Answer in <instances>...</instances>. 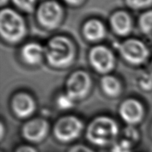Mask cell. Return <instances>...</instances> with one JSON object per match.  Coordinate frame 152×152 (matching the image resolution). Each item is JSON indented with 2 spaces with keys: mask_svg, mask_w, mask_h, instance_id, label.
Returning <instances> with one entry per match:
<instances>
[{
  "mask_svg": "<svg viewBox=\"0 0 152 152\" xmlns=\"http://www.w3.org/2000/svg\"><path fill=\"white\" fill-rule=\"evenodd\" d=\"M149 72L151 73V74H152V62L151 63V65H150V69H149Z\"/></svg>",
  "mask_w": 152,
  "mask_h": 152,
  "instance_id": "28",
  "label": "cell"
},
{
  "mask_svg": "<svg viewBox=\"0 0 152 152\" xmlns=\"http://www.w3.org/2000/svg\"><path fill=\"white\" fill-rule=\"evenodd\" d=\"M91 86L90 76L83 71L73 73L66 83V94L73 99L84 98L88 94Z\"/></svg>",
  "mask_w": 152,
  "mask_h": 152,
  "instance_id": "6",
  "label": "cell"
},
{
  "mask_svg": "<svg viewBox=\"0 0 152 152\" xmlns=\"http://www.w3.org/2000/svg\"><path fill=\"white\" fill-rule=\"evenodd\" d=\"M16 152H37V149L30 145H22L16 149Z\"/></svg>",
  "mask_w": 152,
  "mask_h": 152,
  "instance_id": "24",
  "label": "cell"
},
{
  "mask_svg": "<svg viewBox=\"0 0 152 152\" xmlns=\"http://www.w3.org/2000/svg\"><path fill=\"white\" fill-rule=\"evenodd\" d=\"M68 152H94L90 148L83 145H77L73 146Z\"/></svg>",
  "mask_w": 152,
  "mask_h": 152,
  "instance_id": "23",
  "label": "cell"
},
{
  "mask_svg": "<svg viewBox=\"0 0 152 152\" xmlns=\"http://www.w3.org/2000/svg\"><path fill=\"white\" fill-rule=\"evenodd\" d=\"M128 4L134 9L146 7L152 4V0H126Z\"/></svg>",
  "mask_w": 152,
  "mask_h": 152,
  "instance_id": "21",
  "label": "cell"
},
{
  "mask_svg": "<svg viewBox=\"0 0 152 152\" xmlns=\"http://www.w3.org/2000/svg\"><path fill=\"white\" fill-rule=\"evenodd\" d=\"M89 59L93 68L100 74H108L114 68L115 58L114 53L105 46L94 47L89 53Z\"/></svg>",
  "mask_w": 152,
  "mask_h": 152,
  "instance_id": "7",
  "label": "cell"
},
{
  "mask_svg": "<svg viewBox=\"0 0 152 152\" xmlns=\"http://www.w3.org/2000/svg\"><path fill=\"white\" fill-rule=\"evenodd\" d=\"M120 114L122 119L130 126L137 124L143 118V106L137 99H128L120 105Z\"/></svg>",
  "mask_w": 152,
  "mask_h": 152,
  "instance_id": "9",
  "label": "cell"
},
{
  "mask_svg": "<svg viewBox=\"0 0 152 152\" xmlns=\"http://www.w3.org/2000/svg\"><path fill=\"white\" fill-rule=\"evenodd\" d=\"M45 56L51 66L64 68L69 66L75 56L72 42L65 37H53L45 48Z\"/></svg>",
  "mask_w": 152,
  "mask_h": 152,
  "instance_id": "1",
  "label": "cell"
},
{
  "mask_svg": "<svg viewBox=\"0 0 152 152\" xmlns=\"http://www.w3.org/2000/svg\"><path fill=\"white\" fill-rule=\"evenodd\" d=\"M62 10L56 1H46L40 5L37 11L39 23L48 29H54L61 22Z\"/></svg>",
  "mask_w": 152,
  "mask_h": 152,
  "instance_id": "8",
  "label": "cell"
},
{
  "mask_svg": "<svg viewBox=\"0 0 152 152\" xmlns=\"http://www.w3.org/2000/svg\"><path fill=\"white\" fill-rule=\"evenodd\" d=\"M132 143L128 140L124 139L114 144L111 152H132Z\"/></svg>",
  "mask_w": 152,
  "mask_h": 152,
  "instance_id": "18",
  "label": "cell"
},
{
  "mask_svg": "<svg viewBox=\"0 0 152 152\" xmlns=\"http://www.w3.org/2000/svg\"><path fill=\"white\" fill-rule=\"evenodd\" d=\"M66 2L69 3V4H77L81 2L83 0H65Z\"/></svg>",
  "mask_w": 152,
  "mask_h": 152,
  "instance_id": "25",
  "label": "cell"
},
{
  "mask_svg": "<svg viewBox=\"0 0 152 152\" xmlns=\"http://www.w3.org/2000/svg\"><path fill=\"white\" fill-rule=\"evenodd\" d=\"M22 57L27 64L38 65L42 60L45 55V48L39 43H28L22 49Z\"/></svg>",
  "mask_w": 152,
  "mask_h": 152,
  "instance_id": "12",
  "label": "cell"
},
{
  "mask_svg": "<svg viewBox=\"0 0 152 152\" xmlns=\"http://www.w3.org/2000/svg\"><path fill=\"white\" fill-rule=\"evenodd\" d=\"M140 28L145 34H152V10L144 13L140 18Z\"/></svg>",
  "mask_w": 152,
  "mask_h": 152,
  "instance_id": "16",
  "label": "cell"
},
{
  "mask_svg": "<svg viewBox=\"0 0 152 152\" xmlns=\"http://www.w3.org/2000/svg\"><path fill=\"white\" fill-rule=\"evenodd\" d=\"M75 100L73 99L67 94H62L59 95L56 99V105L58 108L62 110L71 109L74 105Z\"/></svg>",
  "mask_w": 152,
  "mask_h": 152,
  "instance_id": "17",
  "label": "cell"
},
{
  "mask_svg": "<svg viewBox=\"0 0 152 152\" xmlns=\"http://www.w3.org/2000/svg\"><path fill=\"white\" fill-rule=\"evenodd\" d=\"M124 133L126 134V137H127L126 140L130 141L131 142H132L133 141L136 142V141H137L138 139H139V132H138V131L132 126H129V127L126 129Z\"/></svg>",
  "mask_w": 152,
  "mask_h": 152,
  "instance_id": "22",
  "label": "cell"
},
{
  "mask_svg": "<svg viewBox=\"0 0 152 152\" xmlns=\"http://www.w3.org/2000/svg\"><path fill=\"white\" fill-rule=\"evenodd\" d=\"M101 87L105 94L111 97L118 96L121 92V84L116 77L106 75L101 80Z\"/></svg>",
  "mask_w": 152,
  "mask_h": 152,
  "instance_id": "15",
  "label": "cell"
},
{
  "mask_svg": "<svg viewBox=\"0 0 152 152\" xmlns=\"http://www.w3.org/2000/svg\"><path fill=\"white\" fill-rule=\"evenodd\" d=\"M7 0H0V2H1V5H3V4H5L7 2Z\"/></svg>",
  "mask_w": 152,
  "mask_h": 152,
  "instance_id": "27",
  "label": "cell"
},
{
  "mask_svg": "<svg viewBox=\"0 0 152 152\" xmlns=\"http://www.w3.org/2000/svg\"><path fill=\"white\" fill-rule=\"evenodd\" d=\"M13 112L19 117L26 118L34 114L36 103L31 96L25 93H19L13 97L11 103Z\"/></svg>",
  "mask_w": 152,
  "mask_h": 152,
  "instance_id": "11",
  "label": "cell"
},
{
  "mask_svg": "<svg viewBox=\"0 0 152 152\" xmlns=\"http://www.w3.org/2000/svg\"><path fill=\"white\" fill-rule=\"evenodd\" d=\"M3 135H4V126L2 123H1V139L2 140Z\"/></svg>",
  "mask_w": 152,
  "mask_h": 152,
  "instance_id": "26",
  "label": "cell"
},
{
  "mask_svg": "<svg viewBox=\"0 0 152 152\" xmlns=\"http://www.w3.org/2000/svg\"><path fill=\"white\" fill-rule=\"evenodd\" d=\"M83 34L87 39L96 42L104 39L106 31L103 24L97 19H91L83 27Z\"/></svg>",
  "mask_w": 152,
  "mask_h": 152,
  "instance_id": "14",
  "label": "cell"
},
{
  "mask_svg": "<svg viewBox=\"0 0 152 152\" xmlns=\"http://www.w3.org/2000/svg\"><path fill=\"white\" fill-rule=\"evenodd\" d=\"M26 33L24 19L19 13L9 8L0 13V34L5 41L16 43L23 39Z\"/></svg>",
  "mask_w": 152,
  "mask_h": 152,
  "instance_id": "3",
  "label": "cell"
},
{
  "mask_svg": "<svg viewBox=\"0 0 152 152\" xmlns=\"http://www.w3.org/2000/svg\"><path fill=\"white\" fill-rule=\"evenodd\" d=\"M17 7L25 11L31 13L34 10L36 0H13Z\"/></svg>",
  "mask_w": 152,
  "mask_h": 152,
  "instance_id": "19",
  "label": "cell"
},
{
  "mask_svg": "<svg viewBox=\"0 0 152 152\" xmlns=\"http://www.w3.org/2000/svg\"><path fill=\"white\" fill-rule=\"evenodd\" d=\"M140 86L144 91L152 90V74L150 72L145 73L140 80Z\"/></svg>",
  "mask_w": 152,
  "mask_h": 152,
  "instance_id": "20",
  "label": "cell"
},
{
  "mask_svg": "<svg viewBox=\"0 0 152 152\" xmlns=\"http://www.w3.org/2000/svg\"><path fill=\"white\" fill-rule=\"evenodd\" d=\"M49 125L45 120L34 119L28 122L22 128V135L27 140L39 142L45 138L48 132Z\"/></svg>",
  "mask_w": 152,
  "mask_h": 152,
  "instance_id": "10",
  "label": "cell"
},
{
  "mask_svg": "<svg viewBox=\"0 0 152 152\" xmlns=\"http://www.w3.org/2000/svg\"><path fill=\"white\" fill-rule=\"evenodd\" d=\"M83 129L82 120L74 116H66L58 120L53 132L58 140L67 142L78 137Z\"/></svg>",
  "mask_w": 152,
  "mask_h": 152,
  "instance_id": "4",
  "label": "cell"
},
{
  "mask_svg": "<svg viewBox=\"0 0 152 152\" xmlns=\"http://www.w3.org/2000/svg\"><path fill=\"white\" fill-rule=\"evenodd\" d=\"M119 128L115 120L105 116L95 118L88 126L86 137L91 143L99 146L111 144L117 138Z\"/></svg>",
  "mask_w": 152,
  "mask_h": 152,
  "instance_id": "2",
  "label": "cell"
},
{
  "mask_svg": "<svg viewBox=\"0 0 152 152\" xmlns=\"http://www.w3.org/2000/svg\"><path fill=\"white\" fill-rule=\"evenodd\" d=\"M110 22L114 32L120 36L128 35L132 31V19L124 11H119L113 14Z\"/></svg>",
  "mask_w": 152,
  "mask_h": 152,
  "instance_id": "13",
  "label": "cell"
},
{
  "mask_svg": "<svg viewBox=\"0 0 152 152\" xmlns=\"http://www.w3.org/2000/svg\"><path fill=\"white\" fill-rule=\"evenodd\" d=\"M119 50L123 59L133 65L144 63L149 56L147 46L136 39H130L123 42L119 46Z\"/></svg>",
  "mask_w": 152,
  "mask_h": 152,
  "instance_id": "5",
  "label": "cell"
}]
</instances>
